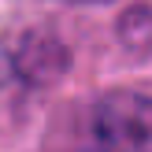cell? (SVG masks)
Here are the masks:
<instances>
[{
    "label": "cell",
    "mask_w": 152,
    "mask_h": 152,
    "mask_svg": "<svg viewBox=\"0 0 152 152\" xmlns=\"http://www.w3.org/2000/svg\"><path fill=\"white\" fill-rule=\"evenodd\" d=\"M93 137L100 152H152V96L108 93L93 111Z\"/></svg>",
    "instance_id": "cell-1"
}]
</instances>
